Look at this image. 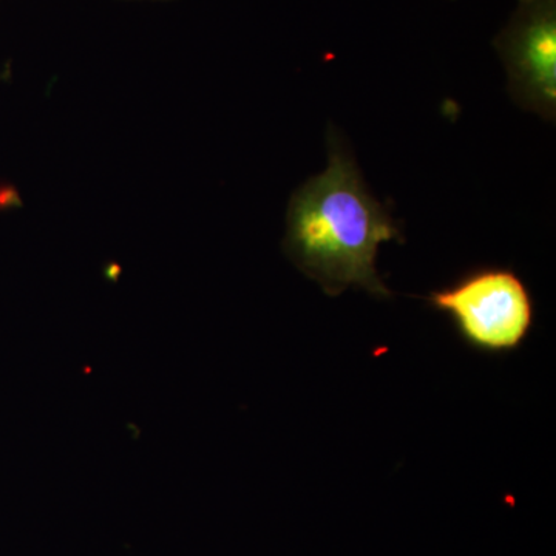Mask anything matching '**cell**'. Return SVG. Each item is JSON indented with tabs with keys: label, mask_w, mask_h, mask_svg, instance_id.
I'll return each instance as SVG.
<instances>
[{
	"label": "cell",
	"mask_w": 556,
	"mask_h": 556,
	"mask_svg": "<svg viewBox=\"0 0 556 556\" xmlns=\"http://www.w3.org/2000/svg\"><path fill=\"white\" fill-rule=\"evenodd\" d=\"M495 49L511 100L548 123L556 115V0H518Z\"/></svg>",
	"instance_id": "cell-3"
},
{
	"label": "cell",
	"mask_w": 556,
	"mask_h": 556,
	"mask_svg": "<svg viewBox=\"0 0 556 556\" xmlns=\"http://www.w3.org/2000/svg\"><path fill=\"white\" fill-rule=\"evenodd\" d=\"M391 240L405 241L396 219L369 192L342 139L329 135L327 169L289 200L285 254L329 298L357 288L391 299L376 268L380 244Z\"/></svg>",
	"instance_id": "cell-1"
},
{
	"label": "cell",
	"mask_w": 556,
	"mask_h": 556,
	"mask_svg": "<svg viewBox=\"0 0 556 556\" xmlns=\"http://www.w3.org/2000/svg\"><path fill=\"white\" fill-rule=\"evenodd\" d=\"M430 308L452 321L464 345L486 356H506L525 345L535 327V300L506 266H479L427 294Z\"/></svg>",
	"instance_id": "cell-2"
}]
</instances>
